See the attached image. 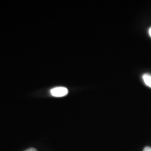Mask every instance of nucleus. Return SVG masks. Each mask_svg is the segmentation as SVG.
<instances>
[{
  "instance_id": "nucleus-1",
  "label": "nucleus",
  "mask_w": 151,
  "mask_h": 151,
  "mask_svg": "<svg viewBox=\"0 0 151 151\" xmlns=\"http://www.w3.org/2000/svg\"><path fill=\"white\" fill-rule=\"evenodd\" d=\"M50 93L53 97H62L68 94V89L65 87H57L50 90Z\"/></svg>"
},
{
  "instance_id": "nucleus-2",
  "label": "nucleus",
  "mask_w": 151,
  "mask_h": 151,
  "mask_svg": "<svg viewBox=\"0 0 151 151\" xmlns=\"http://www.w3.org/2000/svg\"><path fill=\"white\" fill-rule=\"evenodd\" d=\"M143 80L144 81L145 84L151 88V74H150V73H145V74H143Z\"/></svg>"
},
{
  "instance_id": "nucleus-3",
  "label": "nucleus",
  "mask_w": 151,
  "mask_h": 151,
  "mask_svg": "<svg viewBox=\"0 0 151 151\" xmlns=\"http://www.w3.org/2000/svg\"><path fill=\"white\" fill-rule=\"evenodd\" d=\"M143 151H151V147H145L144 149H143Z\"/></svg>"
},
{
  "instance_id": "nucleus-4",
  "label": "nucleus",
  "mask_w": 151,
  "mask_h": 151,
  "mask_svg": "<svg viewBox=\"0 0 151 151\" xmlns=\"http://www.w3.org/2000/svg\"><path fill=\"white\" fill-rule=\"evenodd\" d=\"M24 151H38L37 149H35V148H28L27 150H24Z\"/></svg>"
},
{
  "instance_id": "nucleus-5",
  "label": "nucleus",
  "mask_w": 151,
  "mask_h": 151,
  "mask_svg": "<svg viewBox=\"0 0 151 151\" xmlns=\"http://www.w3.org/2000/svg\"><path fill=\"white\" fill-rule=\"evenodd\" d=\"M149 35H150V37H151V27L149 29Z\"/></svg>"
}]
</instances>
